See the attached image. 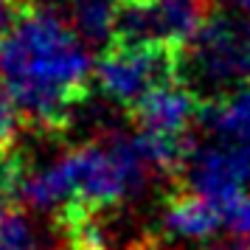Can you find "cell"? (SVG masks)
<instances>
[{"mask_svg":"<svg viewBox=\"0 0 250 250\" xmlns=\"http://www.w3.org/2000/svg\"><path fill=\"white\" fill-rule=\"evenodd\" d=\"M222 214V228L233 239H242L250 245V191H239L222 205H216Z\"/></svg>","mask_w":250,"mask_h":250,"instance_id":"cell-13","label":"cell"},{"mask_svg":"<svg viewBox=\"0 0 250 250\" xmlns=\"http://www.w3.org/2000/svg\"><path fill=\"white\" fill-rule=\"evenodd\" d=\"M214 14V0H152L118 9L115 42H166L186 48Z\"/></svg>","mask_w":250,"mask_h":250,"instance_id":"cell-4","label":"cell"},{"mask_svg":"<svg viewBox=\"0 0 250 250\" xmlns=\"http://www.w3.org/2000/svg\"><path fill=\"white\" fill-rule=\"evenodd\" d=\"M0 250H37L31 222L14 203L0 205Z\"/></svg>","mask_w":250,"mask_h":250,"instance_id":"cell-11","label":"cell"},{"mask_svg":"<svg viewBox=\"0 0 250 250\" xmlns=\"http://www.w3.org/2000/svg\"><path fill=\"white\" fill-rule=\"evenodd\" d=\"M28 9H31V0H0V40L12 34Z\"/></svg>","mask_w":250,"mask_h":250,"instance_id":"cell-15","label":"cell"},{"mask_svg":"<svg viewBox=\"0 0 250 250\" xmlns=\"http://www.w3.org/2000/svg\"><path fill=\"white\" fill-rule=\"evenodd\" d=\"M203 99L183 82L160 84L146 96H141L126 113L138 126V132H155V135H186L200 121Z\"/></svg>","mask_w":250,"mask_h":250,"instance_id":"cell-6","label":"cell"},{"mask_svg":"<svg viewBox=\"0 0 250 250\" xmlns=\"http://www.w3.org/2000/svg\"><path fill=\"white\" fill-rule=\"evenodd\" d=\"M23 124V113L17 110L14 99L0 87V146H12Z\"/></svg>","mask_w":250,"mask_h":250,"instance_id":"cell-14","label":"cell"},{"mask_svg":"<svg viewBox=\"0 0 250 250\" xmlns=\"http://www.w3.org/2000/svg\"><path fill=\"white\" fill-rule=\"evenodd\" d=\"M25 180L23 155L14 146H0V205L20 200V186Z\"/></svg>","mask_w":250,"mask_h":250,"instance_id":"cell-12","label":"cell"},{"mask_svg":"<svg viewBox=\"0 0 250 250\" xmlns=\"http://www.w3.org/2000/svg\"><path fill=\"white\" fill-rule=\"evenodd\" d=\"M90 48L59 12L31 6L0 40V87L37 129H62L90 90Z\"/></svg>","mask_w":250,"mask_h":250,"instance_id":"cell-1","label":"cell"},{"mask_svg":"<svg viewBox=\"0 0 250 250\" xmlns=\"http://www.w3.org/2000/svg\"><path fill=\"white\" fill-rule=\"evenodd\" d=\"M118 0H65L62 17L70 28L82 37V42L102 54L115 42V23H118Z\"/></svg>","mask_w":250,"mask_h":250,"instance_id":"cell-8","label":"cell"},{"mask_svg":"<svg viewBox=\"0 0 250 250\" xmlns=\"http://www.w3.org/2000/svg\"><path fill=\"white\" fill-rule=\"evenodd\" d=\"M118 3H126V6H144V3H152V0H118Z\"/></svg>","mask_w":250,"mask_h":250,"instance_id":"cell-17","label":"cell"},{"mask_svg":"<svg viewBox=\"0 0 250 250\" xmlns=\"http://www.w3.org/2000/svg\"><path fill=\"white\" fill-rule=\"evenodd\" d=\"M177 180H183L186 188L208 197L214 205H222L250 186V144L225 141L216 146L194 149Z\"/></svg>","mask_w":250,"mask_h":250,"instance_id":"cell-5","label":"cell"},{"mask_svg":"<svg viewBox=\"0 0 250 250\" xmlns=\"http://www.w3.org/2000/svg\"><path fill=\"white\" fill-rule=\"evenodd\" d=\"M20 200L31 205L37 211H62L73 203V177H70V166L65 155L54 160L51 166L25 174L23 186H20Z\"/></svg>","mask_w":250,"mask_h":250,"instance_id":"cell-10","label":"cell"},{"mask_svg":"<svg viewBox=\"0 0 250 250\" xmlns=\"http://www.w3.org/2000/svg\"><path fill=\"white\" fill-rule=\"evenodd\" d=\"M93 76L107 99L132 107L149 90L180 82V48L166 42H113L99 54Z\"/></svg>","mask_w":250,"mask_h":250,"instance_id":"cell-3","label":"cell"},{"mask_svg":"<svg viewBox=\"0 0 250 250\" xmlns=\"http://www.w3.org/2000/svg\"><path fill=\"white\" fill-rule=\"evenodd\" d=\"M200 124L225 141L250 144V82L219 99L203 102Z\"/></svg>","mask_w":250,"mask_h":250,"instance_id":"cell-9","label":"cell"},{"mask_svg":"<svg viewBox=\"0 0 250 250\" xmlns=\"http://www.w3.org/2000/svg\"><path fill=\"white\" fill-rule=\"evenodd\" d=\"M233 6H236L239 12H245V14H250V0H230Z\"/></svg>","mask_w":250,"mask_h":250,"instance_id":"cell-16","label":"cell"},{"mask_svg":"<svg viewBox=\"0 0 250 250\" xmlns=\"http://www.w3.org/2000/svg\"><path fill=\"white\" fill-rule=\"evenodd\" d=\"M180 82L203 102L219 99L250 82V14L214 12L180 51Z\"/></svg>","mask_w":250,"mask_h":250,"instance_id":"cell-2","label":"cell"},{"mask_svg":"<svg viewBox=\"0 0 250 250\" xmlns=\"http://www.w3.org/2000/svg\"><path fill=\"white\" fill-rule=\"evenodd\" d=\"M222 228V214L208 197L183 186L166 200L163 230L177 239H211Z\"/></svg>","mask_w":250,"mask_h":250,"instance_id":"cell-7","label":"cell"}]
</instances>
